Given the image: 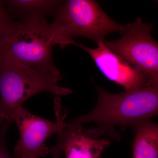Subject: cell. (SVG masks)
<instances>
[{
  "mask_svg": "<svg viewBox=\"0 0 158 158\" xmlns=\"http://www.w3.org/2000/svg\"><path fill=\"white\" fill-rule=\"evenodd\" d=\"M54 106L59 125L57 139L65 158H100L111 143L110 139L93 136L89 129L83 127L81 124L65 122L66 114L61 112L60 100H54Z\"/></svg>",
  "mask_w": 158,
  "mask_h": 158,
  "instance_id": "52a82bcc",
  "label": "cell"
},
{
  "mask_svg": "<svg viewBox=\"0 0 158 158\" xmlns=\"http://www.w3.org/2000/svg\"><path fill=\"white\" fill-rule=\"evenodd\" d=\"M97 90L98 99L95 108L71 120L81 125L97 123L98 127L90 129L91 134L97 138L107 135L118 139L114 130L116 126L122 129L134 128L141 122L158 116V84L116 94L98 87Z\"/></svg>",
  "mask_w": 158,
  "mask_h": 158,
  "instance_id": "6da1fadb",
  "label": "cell"
},
{
  "mask_svg": "<svg viewBox=\"0 0 158 158\" xmlns=\"http://www.w3.org/2000/svg\"><path fill=\"white\" fill-rule=\"evenodd\" d=\"M52 158H60L62 154V150L59 140L57 139V144L50 148Z\"/></svg>",
  "mask_w": 158,
  "mask_h": 158,
  "instance_id": "4fadbf2b",
  "label": "cell"
},
{
  "mask_svg": "<svg viewBox=\"0 0 158 158\" xmlns=\"http://www.w3.org/2000/svg\"><path fill=\"white\" fill-rule=\"evenodd\" d=\"M153 24L140 18L127 25L119 39L103 40L105 45L149 77L152 85L158 84V43L151 35Z\"/></svg>",
  "mask_w": 158,
  "mask_h": 158,
  "instance_id": "5b68a950",
  "label": "cell"
},
{
  "mask_svg": "<svg viewBox=\"0 0 158 158\" xmlns=\"http://www.w3.org/2000/svg\"><path fill=\"white\" fill-rule=\"evenodd\" d=\"M64 1L59 0H9L4 1L7 11L18 19L17 22H25L34 19L54 16Z\"/></svg>",
  "mask_w": 158,
  "mask_h": 158,
  "instance_id": "9c48e42d",
  "label": "cell"
},
{
  "mask_svg": "<svg viewBox=\"0 0 158 158\" xmlns=\"http://www.w3.org/2000/svg\"><path fill=\"white\" fill-rule=\"evenodd\" d=\"M15 23L9 15L3 1H0V44L11 32Z\"/></svg>",
  "mask_w": 158,
  "mask_h": 158,
  "instance_id": "8fae6325",
  "label": "cell"
},
{
  "mask_svg": "<svg viewBox=\"0 0 158 158\" xmlns=\"http://www.w3.org/2000/svg\"><path fill=\"white\" fill-rule=\"evenodd\" d=\"M53 17L51 25L56 45L62 49L73 45L75 37L88 38L97 44L107 34H121L127 28V25L110 18L98 2L92 0L64 1Z\"/></svg>",
  "mask_w": 158,
  "mask_h": 158,
  "instance_id": "3957f363",
  "label": "cell"
},
{
  "mask_svg": "<svg viewBox=\"0 0 158 158\" xmlns=\"http://www.w3.org/2000/svg\"><path fill=\"white\" fill-rule=\"evenodd\" d=\"M5 122H6L5 118H4V117H3L2 114H1V113H0V124L1 123H3Z\"/></svg>",
  "mask_w": 158,
  "mask_h": 158,
  "instance_id": "5bb4252c",
  "label": "cell"
},
{
  "mask_svg": "<svg viewBox=\"0 0 158 158\" xmlns=\"http://www.w3.org/2000/svg\"><path fill=\"white\" fill-rule=\"evenodd\" d=\"M19 130L20 138L14 148L16 158L45 157L50 153L48 139L58 133L59 123L36 116L23 106L15 110L11 117Z\"/></svg>",
  "mask_w": 158,
  "mask_h": 158,
  "instance_id": "8992f818",
  "label": "cell"
},
{
  "mask_svg": "<svg viewBox=\"0 0 158 158\" xmlns=\"http://www.w3.org/2000/svg\"><path fill=\"white\" fill-rule=\"evenodd\" d=\"M73 45L87 52L102 74L110 81L123 87L126 90L152 85L146 74L110 50L105 45L103 40L97 44L98 47L95 48L85 46L80 42L74 41Z\"/></svg>",
  "mask_w": 158,
  "mask_h": 158,
  "instance_id": "ba28073f",
  "label": "cell"
},
{
  "mask_svg": "<svg viewBox=\"0 0 158 158\" xmlns=\"http://www.w3.org/2000/svg\"></svg>",
  "mask_w": 158,
  "mask_h": 158,
  "instance_id": "9a60e30c",
  "label": "cell"
},
{
  "mask_svg": "<svg viewBox=\"0 0 158 158\" xmlns=\"http://www.w3.org/2000/svg\"><path fill=\"white\" fill-rule=\"evenodd\" d=\"M10 123L5 122L0 124V158H16L8 150L6 137Z\"/></svg>",
  "mask_w": 158,
  "mask_h": 158,
  "instance_id": "7c38bea8",
  "label": "cell"
},
{
  "mask_svg": "<svg viewBox=\"0 0 158 158\" xmlns=\"http://www.w3.org/2000/svg\"><path fill=\"white\" fill-rule=\"evenodd\" d=\"M62 75L30 69L0 60V113L11 123L15 110L35 94L48 92L54 96H65L72 90L61 87Z\"/></svg>",
  "mask_w": 158,
  "mask_h": 158,
  "instance_id": "277c9868",
  "label": "cell"
},
{
  "mask_svg": "<svg viewBox=\"0 0 158 158\" xmlns=\"http://www.w3.org/2000/svg\"><path fill=\"white\" fill-rule=\"evenodd\" d=\"M56 35L46 19L15 21L0 44V60L20 67L61 75L54 63Z\"/></svg>",
  "mask_w": 158,
  "mask_h": 158,
  "instance_id": "7a4b0ae2",
  "label": "cell"
},
{
  "mask_svg": "<svg viewBox=\"0 0 158 158\" xmlns=\"http://www.w3.org/2000/svg\"><path fill=\"white\" fill-rule=\"evenodd\" d=\"M134 128L132 158H158V123L146 119Z\"/></svg>",
  "mask_w": 158,
  "mask_h": 158,
  "instance_id": "30bf717a",
  "label": "cell"
}]
</instances>
